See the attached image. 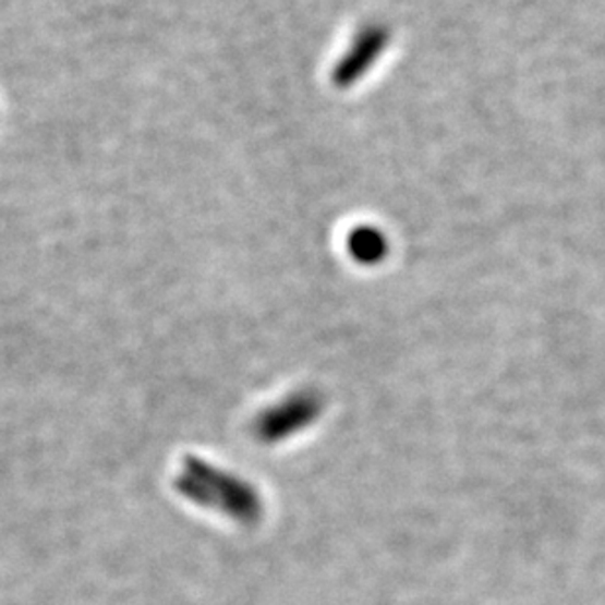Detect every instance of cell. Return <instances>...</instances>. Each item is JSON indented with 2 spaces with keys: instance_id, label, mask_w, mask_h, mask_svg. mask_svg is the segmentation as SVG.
<instances>
[{
  "instance_id": "277c9868",
  "label": "cell",
  "mask_w": 605,
  "mask_h": 605,
  "mask_svg": "<svg viewBox=\"0 0 605 605\" xmlns=\"http://www.w3.org/2000/svg\"><path fill=\"white\" fill-rule=\"evenodd\" d=\"M348 254L364 266H376L389 252L386 234L372 225H360L348 232Z\"/></svg>"
},
{
  "instance_id": "6da1fadb",
  "label": "cell",
  "mask_w": 605,
  "mask_h": 605,
  "mask_svg": "<svg viewBox=\"0 0 605 605\" xmlns=\"http://www.w3.org/2000/svg\"><path fill=\"white\" fill-rule=\"evenodd\" d=\"M176 487L189 501L219 511L240 525H256L264 517V499L256 487L201 458H185Z\"/></svg>"
},
{
  "instance_id": "7a4b0ae2",
  "label": "cell",
  "mask_w": 605,
  "mask_h": 605,
  "mask_svg": "<svg viewBox=\"0 0 605 605\" xmlns=\"http://www.w3.org/2000/svg\"><path fill=\"white\" fill-rule=\"evenodd\" d=\"M325 409V397L315 387H303L262 409L252 421V433L262 445H278L311 427Z\"/></svg>"
},
{
  "instance_id": "3957f363",
  "label": "cell",
  "mask_w": 605,
  "mask_h": 605,
  "mask_svg": "<svg viewBox=\"0 0 605 605\" xmlns=\"http://www.w3.org/2000/svg\"><path fill=\"white\" fill-rule=\"evenodd\" d=\"M394 31L384 21H367L348 40L347 48L330 68V83L338 90H350L366 80L391 48Z\"/></svg>"
}]
</instances>
